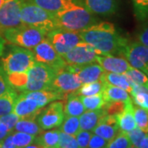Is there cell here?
<instances>
[{"label":"cell","instance_id":"obj_33","mask_svg":"<svg viewBox=\"0 0 148 148\" xmlns=\"http://www.w3.org/2000/svg\"><path fill=\"white\" fill-rule=\"evenodd\" d=\"M8 82L13 89L24 92L27 83V73H14L7 74Z\"/></svg>","mask_w":148,"mask_h":148},{"label":"cell","instance_id":"obj_45","mask_svg":"<svg viewBox=\"0 0 148 148\" xmlns=\"http://www.w3.org/2000/svg\"><path fill=\"white\" fill-rule=\"evenodd\" d=\"M109 141H107L95 133L91 134L87 148H106Z\"/></svg>","mask_w":148,"mask_h":148},{"label":"cell","instance_id":"obj_37","mask_svg":"<svg viewBox=\"0 0 148 148\" xmlns=\"http://www.w3.org/2000/svg\"><path fill=\"white\" fill-rule=\"evenodd\" d=\"M130 145L132 144L127 132L119 130L116 136L109 141L106 148H127Z\"/></svg>","mask_w":148,"mask_h":148},{"label":"cell","instance_id":"obj_11","mask_svg":"<svg viewBox=\"0 0 148 148\" xmlns=\"http://www.w3.org/2000/svg\"><path fill=\"white\" fill-rule=\"evenodd\" d=\"M121 56L132 68L147 73L148 71V47L139 42L127 43L123 48Z\"/></svg>","mask_w":148,"mask_h":148},{"label":"cell","instance_id":"obj_52","mask_svg":"<svg viewBox=\"0 0 148 148\" xmlns=\"http://www.w3.org/2000/svg\"><path fill=\"white\" fill-rule=\"evenodd\" d=\"M8 0H0V8H1V7L6 2H8Z\"/></svg>","mask_w":148,"mask_h":148},{"label":"cell","instance_id":"obj_42","mask_svg":"<svg viewBox=\"0 0 148 148\" xmlns=\"http://www.w3.org/2000/svg\"><path fill=\"white\" fill-rule=\"evenodd\" d=\"M91 134H92L91 132L85 131V130H82V129L76 134L75 138H76V140L79 146V148H87Z\"/></svg>","mask_w":148,"mask_h":148},{"label":"cell","instance_id":"obj_17","mask_svg":"<svg viewBox=\"0 0 148 148\" xmlns=\"http://www.w3.org/2000/svg\"><path fill=\"white\" fill-rule=\"evenodd\" d=\"M119 131L116 116L106 114L92 131L93 133L100 136L107 141H110Z\"/></svg>","mask_w":148,"mask_h":148},{"label":"cell","instance_id":"obj_53","mask_svg":"<svg viewBox=\"0 0 148 148\" xmlns=\"http://www.w3.org/2000/svg\"><path fill=\"white\" fill-rule=\"evenodd\" d=\"M127 148H138V147H135V146H133V145H130V146H129Z\"/></svg>","mask_w":148,"mask_h":148},{"label":"cell","instance_id":"obj_14","mask_svg":"<svg viewBox=\"0 0 148 148\" xmlns=\"http://www.w3.org/2000/svg\"><path fill=\"white\" fill-rule=\"evenodd\" d=\"M72 72L77 74L82 84H86L102 79L106 71L96 62L82 66H69Z\"/></svg>","mask_w":148,"mask_h":148},{"label":"cell","instance_id":"obj_35","mask_svg":"<svg viewBox=\"0 0 148 148\" xmlns=\"http://www.w3.org/2000/svg\"><path fill=\"white\" fill-rule=\"evenodd\" d=\"M133 114L137 127L148 133V110L138 106H133Z\"/></svg>","mask_w":148,"mask_h":148},{"label":"cell","instance_id":"obj_4","mask_svg":"<svg viewBox=\"0 0 148 148\" xmlns=\"http://www.w3.org/2000/svg\"><path fill=\"white\" fill-rule=\"evenodd\" d=\"M1 34L9 44L29 49L36 47L46 36L42 31L27 25L8 29Z\"/></svg>","mask_w":148,"mask_h":148},{"label":"cell","instance_id":"obj_20","mask_svg":"<svg viewBox=\"0 0 148 148\" xmlns=\"http://www.w3.org/2000/svg\"><path fill=\"white\" fill-rule=\"evenodd\" d=\"M118 125L120 131L124 132H130L137 127L134 114H133V104L132 99L126 101V106L123 111L117 115Z\"/></svg>","mask_w":148,"mask_h":148},{"label":"cell","instance_id":"obj_28","mask_svg":"<svg viewBox=\"0 0 148 148\" xmlns=\"http://www.w3.org/2000/svg\"><path fill=\"white\" fill-rule=\"evenodd\" d=\"M132 101L136 106L148 110V88L132 82Z\"/></svg>","mask_w":148,"mask_h":148},{"label":"cell","instance_id":"obj_41","mask_svg":"<svg viewBox=\"0 0 148 148\" xmlns=\"http://www.w3.org/2000/svg\"><path fill=\"white\" fill-rule=\"evenodd\" d=\"M58 148H79V146L74 136L60 131Z\"/></svg>","mask_w":148,"mask_h":148},{"label":"cell","instance_id":"obj_18","mask_svg":"<svg viewBox=\"0 0 148 148\" xmlns=\"http://www.w3.org/2000/svg\"><path fill=\"white\" fill-rule=\"evenodd\" d=\"M86 8L92 14L110 16L118 9V0H85Z\"/></svg>","mask_w":148,"mask_h":148},{"label":"cell","instance_id":"obj_19","mask_svg":"<svg viewBox=\"0 0 148 148\" xmlns=\"http://www.w3.org/2000/svg\"><path fill=\"white\" fill-rule=\"evenodd\" d=\"M23 94L28 98H32L36 101L37 105L40 109L44 108L50 102L58 101V100L61 101L67 98V96L65 95L54 90H36V91L24 92Z\"/></svg>","mask_w":148,"mask_h":148},{"label":"cell","instance_id":"obj_38","mask_svg":"<svg viewBox=\"0 0 148 148\" xmlns=\"http://www.w3.org/2000/svg\"><path fill=\"white\" fill-rule=\"evenodd\" d=\"M135 16L139 21L148 20V0H132Z\"/></svg>","mask_w":148,"mask_h":148},{"label":"cell","instance_id":"obj_39","mask_svg":"<svg viewBox=\"0 0 148 148\" xmlns=\"http://www.w3.org/2000/svg\"><path fill=\"white\" fill-rule=\"evenodd\" d=\"M126 106V101H111L106 103L103 108L106 114L117 116L123 111Z\"/></svg>","mask_w":148,"mask_h":148},{"label":"cell","instance_id":"obj_26","mask_svg":"<svg viewBox=\"0 0 148 148\" xmlns=\"http://www.w3.org/2000/svg\"><path fill=\"white\" fill-rule=\"evenodd\" d=\"M36 119H20L14 127V131L16 132H22L38 136L43 132V129L39 126L37 122L35 120Z\"/></svg>","mask_w":148,"mask_h":148},{"label":"cell","instance_id":"obj_2","mask_svg":"<svg viewBox=\"0 0 148 148\" xmlns=\"http://www.w3.org/2000/svg\"><path fill=\"white\" fill-rule=\"evenodd\" d=\"M58 29L80 32L95 24V18L85 7L73 4L53 14Z\"/></svg>","mask_w":148,"mask_h":148},{"label":"cell","instance_id":"obj_1","mask_svg":"<svg viewBox=\"0 0 148 148\" xmlns=\"http://www.w3.org/2000/svg\"><path fill=\"white\" fill-rule=\"evenodd\" d=\"M82 41L88 44L98 52L99 55H121L128 41L120 36L114 24L110 22L95 23L79 32Z\"/></svg>","mask_w":148,"mask_h":148},{"label":"cell","instance_id":"obj_3","mask_svg":"<svg viewBox=\"0 0 148 148\" xmlns=\"http://www.w3.org/2000/svg\"><path fill=\"white\" fill-rule=\"evenodd\" d=\"M20 16L21 22L24 25L37 28L45 32V35L58 29L53 14L28 0H22Z\"/></svg>","mask_w":148,"mask_h":148},{"label":"cell","instance_id":"obj_29","mask_svg":"<svg viewBox=\"0 0 148 148\" xmlns=\"http://www.w3.org/2000/svg\"><path fill=\"white\" fill-rule=\"evenodd\" d=\"M17 96L16 90L13 88L0 96V117L12 112Z\"/></svg>","mask_w":148,"mask_h":148},{"label":"cell","instance_id":"obj_51","mask_svg":"<svg viewBox=\"0 0 148 148\" xmlns=\"http://www.w3.org/2000/svg\"><path fill=\"white\" fill-rule=\"evenodd\" d=\"M11 133H12V132H11ZM9 134H10L9 132L0 131V141H1V140H3V139H4V138H5L8 135H9Z\"/></svg>","mask_w":148,"mask_h":148},{"label":"cell","instance_id":"obj_21","mask_svg":"<svg viewBox=\"0 0 148 148\" xmlns=\"http://www.w3.org/2000/svg\"><path fill=\"white\" fill-rule=\"evenodd\" d=\"M104 109L95 110H86L82 115H80V128L82 130L92 132L101 119L106 115Z\"/></svg>","mask_w":148,"mask_h":148},{"label":"cell","instance_id":"obj_32","mask_svg":"<svg viewBox=\"0 0 148 148\" xmlns=\"http://www.w3.org/2000/svg\"><path fill=\"white\" fill-rule=\"evenodd\" d=\"M59 130L64 133L75 137L76 134L81 130L79 118L76 116H65L62 124L60 125Z\"/></svg>","mask_w":148,"mask_h":148},{"label":"cell","instance_id":"obj_54","mask_svg":"<svg viewBox=\"0 0 148 148\" xmlns=\"http://www.w3.org/2000/svg\"><path fill=\"white\" fill-rule=\"evenodd\" d=\"M146 74L147 75V77H148V71H147V73H146Z\"/></svg>","mask_w":148,"mask_h":148},{"label":"cell","instance_id":"obj_48","mask_svg":"<svg viewBox=\"0 0 148 148\" xmlns=\"http://www.w3.org/2000/svg\"><path fill=\"white\" fill-rule=\"evenodd\" d=\"M5 44H6L5 39L3 38V35H2V34H1V32H0V56H2V55H3V53L4 49H5Z\"/></svg>","mask_w":148,"mask_h":148},{"label":"cell","instance_id":"obj_16","mask_svg":"<svg viewBox=\"0 0 148 148\" xmlns=\"http://www.w3.org/2000/svg\"><path fill=\"white\" fill-rule=\"evenodd\" d=\"M95 62L108 73H124L131 68L127 60L122 56H114L111 54L97 55Z\"/></svg>","mask_w":148,"mask_h":148},{"label":"cell","instance_id":"obj_10","mask_svg":"<svg viewBox=\"0 0 148 148\" xmlns=\"http://www.w3.org/2000/svg\"><path fill=\"white\" fill-rule=\"evenodd\" d=\"M33 49L36 62L46 64L55 71L67 65L46 37Z\"/></svg>","mask_w":148,"mask_h":148},{"label":"cell","instance_id":"obj_12","mask_svg":"<svg viewBox=\"0 0 148 148\" xmlns=\"http://www.w3.org/2000/svg\"><path fill=\"white\" fill-rule=\"evenodd\" d=\"M98 52L88 44L82 42L73 48L62 57L65 64L69 66H82L95 63Z\"/></svg>","mask_w":148,"mask_h":148},{"label":"cell","instance_id":"obj_7","mask_svg":"<svg viewBox=\"0 0 148 148\" xmlns=\"http://www.w3.org/2000/svg\"><path fill=\"white\" fill-rule=\"evenodd\" d=\"M57 53L63 57L73 48L78 45L82 41L79 32H69L62 29H55L45 36Z\"/></svg>","mask_w":148,"mask_h":148},{"label":"cell","instance_id":"obj_27","mask_svg":"<svg viewBox=\"0 0 148 148\" xmlns=\"http://www.w3.org/2000/svg\"><path fill=\"white\" fill-rule=\"evenodd\" d=\"M59 129H53L42 132L36 138V142L42 145L45 148H58L59 142Z\"/></svg>","mask_w":148,"mask_h":148},{"label":"cell","instance_id":"obj_9","mask_svg":"<svg viewBox=\"0 0 148 148\" xmlns=\"http://www.w3.org/2000/svg\"><path fill=\"white\" fill-rule=\"evenodd\" d=\"M64 118V102L53 101L47 108L41 109L37 115V123L43 130H49L60 127Z\"/></svg>","mask_w":148,"mask_h":148},{"label":"cell","instance_id":"obj_31","mask_svg":"<svg viewBox=\"0 0 148 148\" xmlns=\"http://www.w3.org/2000/svg\"><path fill=\"white\" fill-rule=\"evenodd\" d=\"M86 110H95L103 109L106 105L102 94L89 96H79Z\"/></svg>","mask_w":148,"mask_h":148},{"label":"cell","instance_id":"obj_49","mask_svg":"<svg viewBox=\"0 0 148 148\" xmlns=\"http://www.w3.org/2000/svg\"><path fill=\"white\" fill-rule=\"evenodd\" d=\"M23 148H45V147H43L42 145H40V143H36V142L35 141L33 143H32V144H30V145H28V146H27V147H23Z\"/></svg>","mask_w":148,"mask_h":148},{"label":"cell","instance_id":"obj_44","mask_svg":"<svg viewBox=\"0 0 148 148\" xmlns=\"http://www.w3.org/2000/svg\"><path fill=\"white\" fill-rule=\"evenodd\" d=\"M11 89H12V87L9 84L8 76L3 69V66L0 64V96Z\"/></svg>","mask_w":148,"mask_h":148},{"label":"cell","instance_id":"obj_13","mask_svg":"<svg viewBox=\"0 0 148 148\" xmlns=\"http://www.w3.org/2000/svg\"><path fill=\"white\" fill-rule=\"evenodd\" d=\"M22 0H8L0 8V32L21 27V6Z\"/></svg>","mask_w":148,"mask_h":148},{"label":"cell","instance_id":"obj_24","mask_svg":"<svg viewBox=\"0 0 148 148\" xmlns=\"http://www.w3.org/2000/svg\"><path fill=\"white\" fill-rule=\"evenodd\" d=\"M101 80L106 83L125 90L129 94L132 91V82L124 73H115L106 72Z\"/></svg>","mask_w":148,"mask_h":148},{"label":"cell","instance_id":"obj_34","mask_svg":"<svg viewBox=\"0 0 148 148\" xmlns=\"http://www.w3.org/2000/svg\"><path fill=\"white\" fill-rule=\"evenodd\" d=\"M124 74L127 76L128 79L130 80L132 83L143 86L148 88V77L143 71L131 67L127 72L124 73Z\"/></svg>","mask_w":148,"mask_h":148},{"label":"cell","instance_id":"obj_22","mask_svg":"<svg viewBox=\"0 0 148 148\" xmlns=\"http://www.w3.org/2000/svg\"><path fill=\"white\" fill-rule=\"evenodd\" d=\"M28 1L41 8L44 10L47 11L53 15L75 3L74 0H28Z\"/></svg>","mask_w":148,"mask_h":148},{"label":"cell","instance_id":"obj_30","mask_svg":"<svg viewBox=\"0 0 148 148\" xmlns=\"http://www.w3.org/2000/svg\"><path fill=\"white\" fill-rule=\"evenodd\" d=\"M105 87V82L102 80H99L96 82L82 84L77 90L74 93L78 96H89L95 95L98 94H102Z\"/></svg>","mask_w":148,"mask_h":148},{"label":"cell","instance_id":"obj_46","mask_svg":"<svg viewBox=\"0 0 148 148\" xmlns=\"http://www.w3.org/2000/svg\"><path fill=\"white\" fill-rule=\"evenodd\" d=\"M138 42L148 47V22L145 23L138 32Z\"/></svg>","mask_w":148,"mask_h":148},{"label":"cell","instance_id":"obj_25","mask_svg":"<svg viewBox=\"0 0 148 148\" xmlns=\"http://www.w3.org/2000/svg\"><path fill=\"white\" fill-rule=\"evenodd\" d=\"M102 95L106 103L111 101H127L131 99L127 91L106 82Z\"/></svg>","mask_w":148,"mask_h":148},{"label":"cell","instance_id":"obj_36","mask_svg":"<svg viewBox=\"0 0 148 148\" xmlns=\"http://www.w3.org/2000/svg\"><path fill=\"white\" fill-rule=\"evenodd\" d=\"M36 136L31 135L26 132H12V143L16 148H23L35 142Z\"/></svg>","mask_w":148,"mask_h":148},{"label":"cell","instance_id":"obj_23","mask_svg":"<svg viewBox=\"0 0 148 148\" xmlns=\"http://www.w3.org/2000/svg\"><path fill=\"white\" fill-rule=\"evenodd\" d=\"M64 111L65 116L79 117L86 110L79 96L73 92L67 95L66 103L64 104Z\"/></svg>","mask_w":148,"mask_h":148},{"label":"cell","instance_id":"obj_40","mask_svg":"<svg viewBox=\"0 0 148 148\" xmlns=\"http://www.w3.org/2000/svg\"><path fill=\"white\" fill-rule=\"evenodd\" d=\"M127 134L129 138L130 142H131V144L135 146L136 147L140 148L144 138L147 136V133L142 130L140 127H136L134 129L131 130L130 132H127Z\"/></svg>","mask_w":148,"mask_h":148},{"label":"cell","instance_id":"obj_50","mask_svg":"<svg viewBox=\"0 0 148 148\" xmlns=\"http://www.w3.org/2000/svg\"><path fill=\"white\" fill-rule=\"evenodd\" d=\"M140 148H148V133L147 134V136L145 137V138H144V140H143Z\"/></svg>","mask_w":148,"mask_h":148},{"label":"cell","instance_id":"obj_47","mask_svg":"<svg viewBox=\"0 0 148 148\" xmlns=\"http://www.w3.org/2000/svg\"><path fill=\"white\" fill-rule=\"evenodd\" d=\"M0 148H16L12 143V133L8 135L4 139L0 141Z\"/></svg>","mask_w":148,"mask_h":148},{"label":"cell","instance_id":"obj_43","mask_svg":"<svg viewBox=\"0 0 148 148\" xmlns=\"http://www.w3.org/2000/svg\"><path fill=\"white\" fill-rule=\"evenodd\" d=\"M19 119H20L19 117L16 115L12 112L10 113V114H6V115L0 117V122L3 123L12 132H13L14 127H15L16 123Z\"/></svg>","mask_w":148,"mask_h":148},{"label":"cell","instance_id":"obj_5","mask_svg":"<svg viewBox=\"0 0 148 148\" xmlns=\"http://www.w3.org/2000/svg\"><path fill=\"white\" fill-rule=\"evenodd\" d=\"M35 63L33 51L16 45L11 48L5 57L2 58V66L6 74L27 73Z\"/></svg>","mask_w":148,"mask_h":148},{"label":"cell","instance_id":"obj_8","mask_svg":"<svg viewBox=\"0 0 148 148\" xmlns=\"http://www.w3.org/2000/svg\"><path fill=\"white\" fill-rule=\"evenodd\" d=\"M82 82L77 76L71 71L68 65L56 70L52 82V90L58 91L66 96L77 90L82 86Z\"/></svg>","mask_w":148,"mask_h":148},{"label":"cell","instance_id":"obj_6","mask_svg":"<svg viewBox=\"0 0 148 148\" xmlns=\"http://www.w3.org/2000/svg\"><path fill=\"white\" fill-rule=\"evenodd\" d=\"M55 72L46 64L36 62L27 72L28 79L24 92L52 90L51 86Z\"/></svg>","mask_w":148,"mask_h":148},{"label":"cell","instance_id":"obj_15","mask_svg":"<svg viewBox=\"0 0 148 148\" xmlns=\"http://www.w3.org/2000/svg\"><path fill=\"white\" fill-rule=\"evenodd\" d=\"M41 109L39 108L36 101L28 98L23 93L18 95L12 109V113L19 117V119H36Z\"/></svg>","mask_w":148,"mask_h":148}]
</instances>
